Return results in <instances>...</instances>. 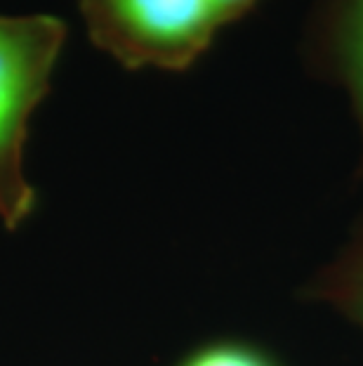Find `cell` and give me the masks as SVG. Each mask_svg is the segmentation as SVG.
Instances as JSON below:
<instances>
[{"label":"cell","mask_w":363,"mask_h":366,"mask_svg":"<svg viewBox=\"0 0 363 366\" xmlns=\"http://www.w3.org/2000/svg\"><path fill=\"white\" fill-rule=\"evenodd\" d=\"M68 24L57 14L0 12V224L17 232L34 217L38 192L24 154L31 119L52 90Z\"/></svg>","instance_id":"1"},{"label":"cell","mask_w":363,"mask_h":366,"mask_svg":"<svg viewBox=\"0 0 363 366\" xmlns=\"http://www.w3.org/2000/svg\"><path fill=\"white\" fill-rule=\"evenodd\" d=\"M97 50L128 71L184 74L227 26L215 0H73Z\"/></svg>","instance_id":"2"},{"label":"cell","mask_w":363,"mask_h":366,"mask_svg":"<svg viewBox=\"0 0 363 366\" xmlns=\"http://www.w3.org/2000/svg\"><path fill=\"white\" fill-rule=\"evenodd\" d=\"M305 59L349 99L361 144L357 177L363 180V0H321L307 24Z\"/></svg>","instance_id":"3"},{"label":"cell","mask_w":363,"mask_h":366,"mask_svg":"<svg viewBox=\"0 0 363 366\" xmlns=\"http://www.w3.org/2000/svg\"><path fill=\"white\" fill-rule=\"evenodd\" d=\"M300 295L335 310L363 331V215L354 224L342 251L309 279Z\"/></svg>","instance_id":"4"},{"label":"cell","mask_w":363,"mask_h":366,"mask_svg":"<svg viewBox=\"0 0 363 366\" xmlns=\"http://www.w3.org/2000/svg\"><path fill=\"white\" fill-rule=\"evenodd\" d=\"M173 366H288L269 345L243 336H218L200 340L182 352Z\"/></svg>","instance_id":"5"},{"label":"cell","mask_w":363,"mask_h":366,"mask_svg":"<svg viewBox=\"0 0 363 366\" xmlns=\"http://www.w3.org/2000/svg\"><path fill=\"white\" fill-rule=\"evenodd\" d=\"M262 3H265V0H215L218 12H220V17H222L227 29L238 24L243 17H248L255 7H260Z\"/></svg>","instance_id":"6"}]
</instances>
